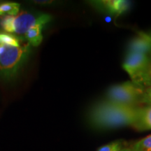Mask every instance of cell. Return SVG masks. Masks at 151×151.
Instances as JSON below:
<instances>
[{
    "label": "cell",
    "mask_w": 151,
    "mask_h": 151,
    "mask_svg": "<svg viewBox=\"0 0 151 151\" xmlns=\"http://www.w3.org/2000/svg\"><path fill=\"white\" fill-rule=\"evenodd\" d=\"M151 85V52L148 55V63L143 78L142 88Z\"/></svg>",
    "instance_id": "obj_15"
},
{
    "label": "cell",
    "mask_w": 151,
    "mask_h": 151,
    "mask_svg": "<svg viewBox=\"0 0 151 151\" xmlns=\"http://www.w3.org/2000/svg\"><path fill=\"white\" fill-rule=\"evenodd\" d=\"M127 146L129 151H151V134Z\"/></svg>",
    "instance_id": "obj_10"
},
{
    "label": "cell",
    "mask_w": 151,
    "mask_h": 151,
    "mask_svg": "<svg viewBox=\"0 0 151 151\" xmlns=\"http://www.w3.org/2000/svg\"><path fill=\"white\" fill-rule=\"evenodd\" d=\"M34 2L36 4H51L52 1H40V0H38V1H34Z\"/></svg>",
    "instance_id": "obj_16"
},
{
    "label": "cell",
    "mask_w": 151,
    "mask_h": 151,
    "mask_svg": "<svg viewBox=\"0 0 151 151\" xmlns=\"http://www.w3.org/2000/svg\"><path fill=\"white\" fill-rule=\"evenodd\" d=\"M142 92L143 88L140 86L131 81H127L109 88L106 99L122 106H141L139 104V99Z\"/></svg>",
    "instance_id": "obj_3"
},
{
    "label": "cell",
    "mask_w": 151,
    "mask_h": 151,
    "mask_svg": "<svg viewBox=\"0 0 151 151\" xmlns=\"http://www.w3.org/2000/svg\"><path fill=\"white\" fill-rule=\"evenodd\" d=\"M29 43L23 46H6L0 54V76L10 79L16 75L30 52Z\"/></svg>",
    "instance_id": "obj_2"
},
{
    "label": "cell",
    "mask_w": 151,
    "mask_h": 151,
    "mask_svg": "<svg viewBox=\"0 0 151 151\" xmlns=\"http://www.w3.org/2000/svg\"><path fill=\"white\" fill-rule=\"evenodd\" d=\"M44 25L37 24L28 30L24 34V37L27 39L29 44L33 46H38L41 44L43 40L42 29Z\"/></svg>",
    "instance_id": "obj_9"
},
{
    "label": "cell",
    "mask_w": 151,
    "mask_h": 151,
    "mask_svg": "<svg viewBox=\"0 0 151 151\" xmlns=\"http://www.w3.org/2000/svg\"><path fill=\"white\" fill-rule=\"evenodd\" d=\"M148 63V55L127 53L122 67L129 76L131 81L142 88L143 78Z\"/></svg>",
    "instance_id": "obj_4"
},
{
    "label": "cell",
    "mask_w": 151,
    "mask_h": 151,
    "mask_svg": "<svg viewBox=\"0 0 151 151\" xmlns=\"http://www.w3.org/2000/svg\"><path fill=\"white\" fill-rule=\"evenodd\" d=\"M132 127L139 132L151 130V105L139 106Z\"/></svg>",
    "instance_id": "obj_8"
},
{
    "label": "cell",
    "mask_w": 151,
    "mask_h": 151,
    "mask_svg": "<svg viewBox=\"0 0 151 151\" xmlns=\"http://www.w3.org/2000/svg\"><path fill=\"white\" fill-rule=\"evenodd\" d=\"M94 8L111 16H119L128 10L129 2L122 0H101L90 1Z\"/></svg>",
    "instance_id": "obj_6"
},
{
    "label": "cell",
    "mask_w": 151,
    "mask_h": 151,
    "mask_svg": "<svg viewBox=\"0 0 151 151\" xmlns=\"http://www.w3.org/2000/svg\"><path fill=\"white\" fill-rule=\"evenodd\" d=\"M127 145L123 141H116L100 147L97 151H119Z\"/></svg>",
    "instance_id": "obj_13"
},
{
    "label": "cell",
    "mask_w": 151,
    "mask_h": 151,
    "mask_svg": "<svg viewBox=\"0 0 151 151\" xmlns=\"http://www.w3.org/2000/svg\"><path fill=\"white\" fill-rule=\"evenodd\" d=\"M119 151H129V148H128V146H127V144L124 147V148H122L121 150H119Z\"/></svg>",
    "instance_id": "obj_18"
},
{
    "label": "cell",
    "mask_w": 151,
    "mask_h": 151,
    "mask_svg": "<svg viewBox=\"0 0 151 151\" xmlns=\"http://www.w3.org/2000/svg\"><path fill=\"white\" fill-rule=\"evenodd\" d=\"M127 50V53L149 55L151 52V40L147 34L140 33L129 41Z\"/></svg>",
    "instance_id": "obj_7"
},
{
    "label": "cell",
    "mask_w": 151,
    "mask_h": 151,
    "mask_svg": "<svg viewBox=\"0 0 151 151\" xmlns=\"http://www.w3.org/2000/svg\"><path fill=\"white\" fill-rule=\"evenodd\" d=\"M139 104L141 106L151 105V85L143 88V92L141 94Z\"/></svg>",
    "instance_id": "obj_14"
},
{
    "label": "cell",
    "mask_w": 151,
    "mask_h": 151,
    "mask_svg": "<svg viewBox=\"0 0 151 151\" xmlns=\"http://www.w3.org/2000/svg\"><path fill=\"white\" fill-rule=\"evenodd\" d=\"M147 35H148V37H149V39H150V40H151V32H150L149 34H147Z\"/></svg>",
    "instance_id": "obj_19"
},
{
    "label": "cell",
    "mask_w": 151,
    "mask_h": 151,
    "mask_svg": "<svg viewBox=\"0 0 151 151\" xmlns=\"http://www.w3.org/2000/svg\"><path fill=\"white\" fill-rule=\"evenodd\" d=\"M50 15L43 14L36 16L35 15L21 11L16 16H13V33L24 35L34 26L37 24L44 25L51 20Z\"/></svg>",
    "instance_id": "obj_5"
},
{
    "label": "cell",
    "mask_w": 151,
    "mask_h": 151,
    "mask_svg": "<svg viewBox=\"0 0 151 151\" xmlns=\"http://www.w3.org/2000/svg\"><path fill=\"white\" fill-rule=\"evenodd\" d=\"M0 44L5 46L20 47V41L15 35L6 33H0Z\"/></svg>",
    "instance_id": "obj_12"
},
{
    "label": "cell",
    "mask_w": 151,
    "mask_h": 151,
    "mask_svg": "<svg viewBox=\"0 0 151 151\" xmlns=\"http://www.w3.org/2000/svg\"><path fill=\"white\" fill-rule=\"evenodd\" d=\"M6 46L5 45H2V44H0V54L1 53L4 51V50Z\"/></svg>",
    "instance_id": "obj_17"
},
{
    "label": "cell",
    "mask_w": 151,
    "mask_h": 151,
    "mask_svg": "<svg viewBox=\"0 0 151 151\" xmlns=\"http://www.w3.org/2000/svg\"><path fill=\"white\" fill-rule=\"evenodd\" d=\"M141 106H127L104 99L94 104L88 118L90 123L99 129H112L131 126L134 122Z\"/></svg>",
    "instance_id": "obj_1"
},
{
    "label": "cell",
    "mask_w": 151,
    "mask_h": 151,
    "mask_svg": "<svg viewBox=\"0 0 151 151\" xmlns=\"http://www.w3.org/2000/svg\"><path fill=\"white\" fill-rule=\"evenodd\" d=\"M20 5L15 2H6L0 4V16H15L18 14Z\"/></svg>",
    "instance_id": "obj_11"
}]
</instances>
